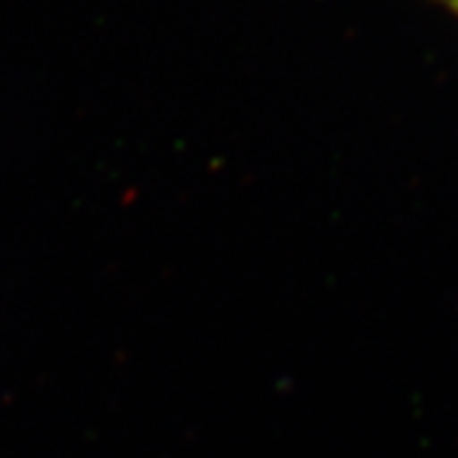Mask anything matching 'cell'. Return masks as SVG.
<instances>
[{
	"label": "cell",
	"instance_id": "6da1fadb",
	"mask_svg": "<svg viewBox=\"0 0 458 458\" xmlns=\"http://www.w3.org/2000/svg\"><path fill=\"white\" fill-rule=\"evenodd\" d=\"M438 3H441L443 8H445V11H448L451 16L458 18V0H438Z\"/></svg>",
	"mask_w": 458,
	"mask_h": 458
}]
</instances>
